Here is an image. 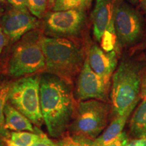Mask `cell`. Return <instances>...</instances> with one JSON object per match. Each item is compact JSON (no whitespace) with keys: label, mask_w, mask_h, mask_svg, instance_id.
<instances>
[{"label":"cell","mask_w":146,"mask_h":146,"mask_svg":"<svg viewBox=\"0 0 146 146\" xmlns=\"http://www.w3.org/2000/svg\"><path fill=\"white\" fill-rule=\"evenodd\" d=\"M130 133L135 138L146 137V100H142L131 118Z\"/></svg>","instance_id":"cell-15"},{"label":"cell","mask_w":146,"mask_h":146,"mask_svg":"<svg viewBox=\"0 0 146 146\" xmlns=\"http://www.w3.org/2000/svg\"><path fill=\"white\" fill-rule=\"evenodd\" d=\"M128 142H129V139L127 134L125 132H122L121 134L114 141L106 146H126Z\"/></svg>","instance_id":"cell-21"},{"label":"cell","mask_w":146,"mask_h":146,"mask_svg":"<svg viewBox=\"0 0 146 146\" xmlns=\"http://www.w3.org/2000/svg\"><path fill=\"white\" fill-rule=\"evenodd\" d=\"M42 36L41 31L35 29L16 42L7 64L8 75L21 78L44 72L45 60L41 44Z\"/></svg>","instance_id":"cell-4"},{"label":"cell","mask_w":146,"mask_h":146,"mask_svg":"<svg viewBox=\"0 0 146 146\" xmlns=\"http://www.w3.org/2000/svg\"><path fill=\"white\" fill-rule=\"evenodd\" d=\"M126 146H146V137L137 138L129 141Z\"/></svg>","instance_id":"cell-25"},{"label":"cell","mask_w":146,"mask_h":146,"mask_svg":"<svg viewBox=\"0 0 146 146\" xmlns=\"http://www.w3.org/2000/svg\"><path fill=\"white\" fill-rule=\"evenodd\" d=\"M112 105L98 100L76 103L74 117L69 125L72 135L96 139L106 127Z\"/></svg>","instance_id":"cell-5"},{"label":"cell","mask_w":146,"mask_h":146,"mask_svg":"<svg viewBox=\"0 0 146 146\" xmlns=\"http://www.w3.org/2000/svg\"><path fill=\"white\" fill-rule=\"evenodd\" d=\"M14 8L22 10H28V0H7Z\"/></svg>","instance_id":"cell-23"},{"label":"cell","mask_w":146,"mask_h":146,"mask_svg":"<svg viewBox=\"0 0 146 146\" xmlns=\"http://www.w3.org/2000/svg\"><path fill=\"white\" fill-rule=\"evenodd\" d=\"M109 87L110 84L92 70L87 56L76 82L75 94L77 100H98L108 102Z\"/></svg>","instance_id":"cell-9"},{"label":"cell","mask_w":146,"mask_h":146,"mask_svg":"<svg viewBox=\"0 0 146 146\" xmlns=\"http://www.w3.org/2000/svg\"><path fill=\"white\" fill-rule=\"evenodd\" d=\"M141 81V64L129 59L122 60L112 76L110 99L114 117L137 104Z\"/></svg>","instance_id":"cell-3"},{"label":"cell","mask_w":146,"mask_h":146,"mask_svg":"<svg viewBox=\"0 0 146 146\" xmlns=\"http://www.w3.org/2000/svg\"><path fill=\"white\" fill-rule=\"evenodd\" d=\"M58 145H59V144H58Z\"/></svg>","instance_id":"cell-35"},{"label":"cell","mask_w":146,"mask_h":146,"mask_svg":"<svg viewBox=\"0 0 146 146\" xmlns=\"http://www.w3.org/2000/svg\"><path fill=\"white\" fill-rule=\"evenodd\" d=\"M3 8H2V7L1 6V5H0V20H1V16H2V15H3Z\"/></svg>","instance_id":"cell-30"},{"label":"cell","mask_w":146,"mask_h":146,"mask_svg":"<svg viewBox=\"0 0 146 146\" xmlns=\"http://www.w3.org/2000/svg\"><path fill=\"white\" fill-rule=\"evenodd\" d=\"M91 0H56L54 11L66 10L70 9L85 10L90 4Z\"/></svg>","instance_id":"cell-19"},{"label":"cell","mask_w":146,"mask_h":146,"mask_svg":"<svg viewBox=\"0 0 146 146\" xmlns=\"http://www.w3.org/2000/svg\"><path fill=\"white\" fill-rule=\"evenodd\" d=\"M12 82L7 79H0V137L3 139H10V133L5 126L4 108L8 101V95Z\"/></svg>","instance_id":"cell-16"},{"label":"cell","mask_w":146,"mask_h":146,"mask_svg":"<svg viewBox=\"0 0 146 146\" xmlns=\"http://www.w3.org/2000/svg\"><path fill=\"white\" fill-rule=\"evenodd\" d=\"M40 77V103L47 131L58 138L68 129L76 106L71 84L58 76L44 72Z\"/></svg>","instance_id":"cell-1"},{"label":"cell","mask_w":146,"mask_h":146,"mask_svg":"<svg viewBox=\"0 0 146 146\" xmlns=\"http://www.w3.org/2000/svg\"><path fill=\"white\" fill-rule=\"evenodd\" d=\"M58 143L60 146H101L96 139L76 135L66 136Z\"/></svg>","instance_id":"cell-18"},{"label":"cell","mask_w":146,"mask_h":146,"mask_svg":"<svg viewBox=\"0 0 146 146\" xmlns=\"http://www.w3.org/2000/svg\"><path fill=\"white\" fill-rule=\"evenodd\" d=\"M145 44H146V41H145Z\"/></svg>","instance_id":"cell-34"},{"label":"cell","mask_w":146,"mask_h":146,"mask_svg":"<svg viewBox=\"0 0 146 146\" xmlns=\"http://www.w3.org/2000/svg\"><path fill=\"white\" fill-rule=\"evenodd\" d=\"M55 1H56V0H48V2H49V4L50 5H54V3H55Z\"/></svg>","instance_id":"cell-31"},{"label":"cell","mask_w":146,"mask_h":146,"mask_svg":"<svg viewBox=\"0 0 146 146\" xmlns=\"http://www.w3.org/2000/svg\"><path fill=\"white\" fill-rule=\"evenodd\" d=\"M48 4V0H28L27 8L29 12L37 18L44 15Z\"/></svg>","instance_id":"cell-20"},{"label":"cell","mask_w":146,"mask_h":146,"mask_svg":"<svg viewBox=\"0 0 146 146\" xmlns=\"http://www.w3.org/2000/svg\"><path fill=\"white\" fill-rule=\"evenodd\" d=\"M140 1H141V8L146 14V0H140Z\"/></svg>","instance_id":"cell-28"},{"label":"cell","mask_w":146,"mask_h":146,"mask_svg":"<svg viewBox=\"0 0 146 146\" xmlns=\"http://www.w3.org/2000/svg\"><path fill=\"white\" fill-rule=\"evenodd\" d=\"M5 145L6 146H18V145H16V143H14V142H12L10 139H5Z\"/></svg>","instance_id":"cell-27"},{"label":"cell","mask_w":146,"mask_h":146,"mask_svg":"<svg viewBox=\"0 0 146 146\" xmlns=\"http://www.w3.org/2000/svg\"><path fill=\"white\" fill-rule=\"evenodd\" d=\"M0 24L8 39L15 43L27 33L37 28L39 22L29 10L14 8L3 14Z\"/></svg>","instance_id":"cell-10"},{"label":"cell","mask_w":146,"mask_h":146,"mask_svg":"<svg viewBox=\"0 0 146 146\" xmlns=\"http://www.w3.org/2000/svg\"><path fill=\"white\" fill-rule=\"evenodd\" d=\"M43 134V133H36L25 131H13L10 133V139L18 146H31L39 140Z\"/></svg>","instance_id":"cell-17"},{"label":"cell","mask_w":146,"mask_h":146,"mask_svg":"<svg viewBox=\"0 0 146 146\" xmlns=\"http://www.w3.org/2000/svg\"><path fill=\"white\" fill-rule=\"evenodd\" d=\"M127 1H130V2L133 3H136L137 2L138 0H127Z\"/></svg>","instance_id":"cell-32"},{"label":"cell","mask_w":146,"mask_h":146,"mask_svg":"<svg viewBox=\"0 0 146 146\" xmlns=\"http://www.w3.org/2000/svg\"><path fill=\"white\" fill-rule=\"evenodd\" d=\"M136 106L137 105L133 106L130 108L124 114L115 116L114 120L111 122L104 132L102 133L99 137L96 139L100 145L106 146L108 145L114 141L121 134L125 124L127 123L128 118H129Z\"/></svg>","instance_id":"cell-14"},{"label":"cell","mask_w":146,"mask_h":146,"mask_svg":"<svg viewBox=\"0 0 146 146\" xmlns=\"http://www.w3.org/2000/svg\"><path fill=\"white\" fill-rule=\"evenodd\" d=\"M8 102L36 127L44 123L40 103V77L37 74L12 82Z\"/></svg>","instance_id":"cell-6"},{"label":"cell","mask_w":146,"mask_h":146,"mask_svg":"<svg viewBox=\"0 0 146 146\" xmlns=\"http://www.w3.org/2000/svg\"><path fill=\"white\" fill-rule=\"evenodd\" d=\"M5 0H0V1H1V2H3V1H4Z\"/></svg>","instance_id":"cell-33"},{"label":"cell","mask_w":146,"mask_h":146,"mask_svg":"<svg viewBox=\"0 0 146 146\" xmlns=\"http://www.w3.org/2000/svg\"><path fill=\"white\" fill-rule=\"evenodd\" d=\"M114 0H96L92 12L93 31L96 39L101 41L107 31H116L114 26Z\"/></svg>","instance_id":"cell-11"},{"label":"cell","mask_w":146,"mask_h":146,"mask_svg":"<svg viewBox=\"0 0 146 146\" xmlns=\"http://www.w3.org/2000/svg\"><path fill=\"white\" fill-rule=\"evenodd\" d=\"M0 146H6L5 140L3 138H1V137H0Z\"/></svg>","instance_id":"cell-29"},{"label":"cell","mask_w":146,"mask_h":146,"mask_svg":"<svg viewBox=\"0 0 146 146\" xmlns=\"http://www.w3.org/2000/svg\"><path fill=\"white\" fill-rule=\"evenodd\" d=\"M140 98L141 100H146V75L141 81V89H140Z\"/></svg>","instance_id":"cell-26"},{"label":"cell","mask_w":146,"mask_h":146,"mask_svg":"<svg viewBox=\"0 0 146 146\" xmlns=\"http://www.w3.org/2000/svg\"><path fill=\"white\" fill-rule=\"evenodd\" d=\"M114 26L117 39L122 46H129L135 43L143 33L141 16L126 3L116 4Z\"/></svg>","instance_id":"cell-7"},{"label":"cell","mask_w":146,"mask_h":146,"mask_svg":"<svg viewBox=\"0 0 146 146\" xmlns=\"http://www.w3.org/2000/svg\"><path fill=\"white\" fill-rule=\"evenodd\" d=\"M8 36L5 34L1 27H0V60H1V56L3 48L8 43Z\"/></svg>","instance_id":"cell-24"},{"label":"cell","mask_w":146,"mask_h":146,"mask_svg":"<svg viewBox=\"0 0 146 146\" xmlns=\"http://www.w3.org/2000/svg\"><path fill=\"white\" fill-rule=\"evenodd\" d=\"M89 65L92 70L104 80L110 83V78L118 63L117 55L114 50L106 52L97 45H93L87 55Z\"/></svg>","instance_id":"cell-12"},{"label":"cell","mask_w":146,"mask_h":146,"mask_svg":"<svg viewBox=\"0 0 146 146\" xmlns=\"http://www.w3.org/2000/svg\"><path fill=\"white\" fill-rule=\"evenodd\" d=\"M31 146H60L58 143H54L52 140L50 139L45 135H43V137L39 140L35 142Z\"/></svg>","instance_id":"cell-22"},{"label":"cell","mask_w":146,"mask_h":146,"mask_svg":"<svg viewBox=\"0 0 146 146\" xmlns=\"http://www.w3.org/2000/svg\"><path fill=\"white\" fill-rule=\"evenodd\" d=\"M41 44L45 60L44 72L58 76L72 85L86 58L81 47L66 38L43 35Z\"/></svg>","instance_id":"cell-2"},{"label":"cell","mask_w":146,"mask_h":146,"mask_svg":"<svg viewBox=\"0 0 146 146\" xmlns=\"http://www.w3.org/2000/svg\"><path fill=\"white\" fill-rule=\"evenodd\" d=\"M85 14L81 9H70L51 12L45 18V29L58 36H71L79 34L83 28Z\"/></svg>","instance_id":"cell-8"},{"label":"cell","mask_w":146,"mask_h":146,"mask_svg":"<svg viewBox=\"0 0 146 146\" xmlns=\"http://www.w3.org/2000/svg\"><path fill=\"white\" fill-rule=\"evenodd\" d=\"M4 116L5 126L8 131L42 133L37 127H34L32 122L8 102L4 108Z\"/></svg>","instance_id":"cell-13"}]
</instances>
